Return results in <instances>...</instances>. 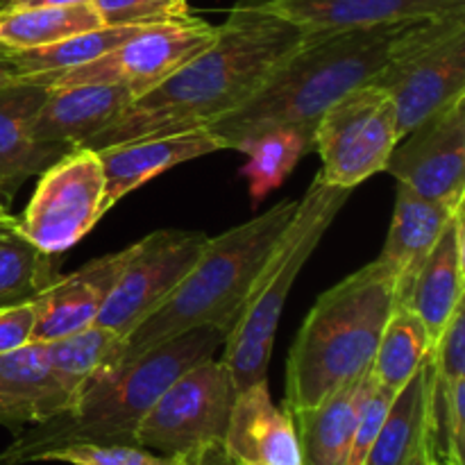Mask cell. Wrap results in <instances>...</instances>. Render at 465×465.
<instances>
[{"mask_svg":"<svg viewBox=\"0 0 465 465\" xmlns=\"http://www.w3.org/2000/svg\"><path fill=\"white\" fill-rule=\"evenodd\" d=\"M307 35L271 0H239L212 45L136 95L86 148L207 127L245 103Z\"/></svg>","mask_w":465,"mask_h":465,"instance_id":"cell-1","label":"cell"},{"mask_svg":"<svg viewBox=\"0 0 465 465\" xmlns=\"http://www.w3.org/2000/svg\"><path fill=\"white\" fill-rule=\"evenodd\" d=\"M227 331L195 327L132 359L104 366L57 416L23 427L0 452V465L44 461L77 443L136 445V430L171 381L223 348Z\"/></svg>","mask_w":465,"mask_h":465,"instance_id":"cell-2","label":"cell"},{"mask_svg":"<svg viewBox=\"0 0 465 465\" xmlns=\"http://www.w3.org/2000/svg\"><path fill=\"white\" fill-rule=\"evenodd\" d=\"M404 25L407 23L307 35L245 103L209 123L207 130L225 150H241L257 134L280 127L302 132L313 141V130L325 109L381 71Z\"/></svg>","mask_w":465,"mask_h":465,"instance_id":"cell-3","label":"cell"},{"mask_svg":"<svg viewBox=\"0 0 465 465\" xmlns=\"http://www.w3.org/2000/svg\"><path fill=\"white\" fill-rule=\"evenodd\" d=\"M398 304V282L380 259L325 291L289 350L284 407L313 409L366 375Z\"/></svg>","mask_w":465,"mask_h":465,"instance_id":"cell-4","label":"cell"},{"mask_svg":"<svg viewBox=\"0 0 465 465\" xmlns=\"http://www.w3.org/2000/svg\"><path fill=\"white\" fill-rule=\"evenodd\" d=\"M298 200H282L218 236H209L203 254L162 307L125 339L123 359H132L195 327H221L230 334L250 289L275 250Z\"/></svg>","mask_w":465,"mask_h":465,"instance_id":"cell-5","label":"cell"},{"mask_svg":"<svg viewBox=\"0 0 465 465\" xmlns=\"http://www.w3.org/2000/svg\"><path fill=\"white\" fill-rule=\"evenodd\" d=\"M350 189L330 186L313 177L312 186L302 198H298V209L282 232L275 250L263 263L257 282L250 289L239 321L223 343V357L234 381L236 393L257 381L268 380V366L272 359L277 325L284 312L286 298L293 289L295 280L302 272L304 263L318 248L325 232L348 203Z\"/></svg>","mask_w":465,"mask_h":465,"instance_id":"cell-6","label":"cell"},{"mask_svg":"<svg viewBox=\"0 0 465 465\" xmlns=\"http://www.w3.org/2000/svg\"><path fill=\"white\" fill-rule=\"evenodd\" d=\"M371 82L393 100L400 139L465 95V12L407 23Z\"/></svg>","mask_w":465,"mask_h":465,"instance_id":"cell-7","label":"cell"},{"mask_svg":"<svg viewBox=\"0 0 465 465\" xmlns=\"http://www.w3.org/2000/svg\"><path fill=\"white\" fill-rule=\"evenodd\" d=\"M234 395V381L221 359L195 363L150 407L136 430V445L198 461L225 443Z\"/></svg>","mask_w":465,"mask_h":465,"instance_id":"cell-8","label":"cell"},{"mask_svg":"<svg viewBox=\"0 0 465 465\" xmlns=\"http://www.w3.org/2000/svg\"><path fill=\"white\" fill-rule=\"evenodd\" d=\"M398 112L391 95L366 82L325 109L313 130V153L321 154L325 184L350 189L386 171L398 145Z\"/></svg>","mask_w":465,"mask_h":465,"instance_id":"cell-9","label":"cell"},{"mask_svg":"<svg viewBox=\"0 0 465 465\" xmlns=\"http://www.w3.org/2000/svg\"><path fill=\"white\" fill-rule=\"evenodd\" d=\"M216 35L218 25H212L191 14L182 21L141 27L112 53L89 64L68 68V71L23 75L21 80L45 86V89L82 84H127L141 95L166 80L191 57L203 53L207 45H212Z\"/></svg>","mask_w":465,"mask_h":465,"instance_id":"cell-10","label":"cell"},{"mask_svg":"<svg viewBox=\"0 0 465 465\" xmlns=\"http://www.w3.org/2000/svg\"><path fill=\"white\" fill-rule=\"evenodd\" d=\"M109 212L104 173L95 150L80 148L41 173L35 195L16 227L48 254H62L80 243Z\"/></svg>","mask_w":465,"mask_h":465,"instance_id":"cell-11","label":"cell"},{"mask_svg":"<svg viewBox=\"0 0 465 465\" xmlns=\"http://www.w3.org/2000/svg\"><path fill=\"white\" fill-rule=\"evenodd\" d=\"M207 241L204 232L159 230L132 245L130 259L100 309L95 325L127 339L184 280Z\"/></svg>","mask_w":465,"mask_h":465,"instance_id":"cell-12","label":"cell"},{"mask_svg":"<svg viewBox=\"0 0 465 465\" xmlns=\"http://www.w3.org/2000/svg\"><path fill=\"white\" fill-rule=\"evenodd\" d=\"M400 184L445 207L465 203V95L398 141L386 171Z\"/></svg>","mask_w":465,"mask_h":465,"instance_id":"cell-13","label":"cell"},{"mask_svg":"<svg viewBox=\"0 0 465 465\" xmlns=\"http://www.w3.org/2000/svg\"><path fill=\"white\" fill-rule=\"evenodd\" d=\"M127 84H82L48 89L32 123V141L48 166L86 148L136 98Z\"/></svg>","mask_w":465,"mask_h":465,"instance_id":"cell-14","label":"cell"},{"mask_svg":"<svg viewBox=\"0 0 465 465\" xmlns=\"http://www.w3.org/2000/svg\"><path fill=\"white\" fill-rule=\"evenodd\" d=\"M132 245L94 259L75 272L59 275L53 286L36 295V322L32 343H50L64 336L89 330L98 321L103 304L116 286Z\"/></svg>","mask_w":465,"mask_h":465,"instance_id":"cell-15","label":"cell"},{"mask_svg":"<svg viewBox=\"0 0 465 465\" xmlns=\"http://www.w3.org/2000/svg\"><path fill=\"white\" fill-rule=\"evenodd\" d=\"M223 448L236 465H302L293 413L272 402L268 380L234 395Z\"/></svg>","mask_w":465,"mask_h":465,"instance_id":"cell-16","label":"cell"},{"mask_svg":"<svg viewBox=\"0 0 465 465\" xmlns=\"http://www.w3.org/2000/svg\"><path fill=\"white\" fill-rule=\"evenodd\" d=\"M218 150L225 148L207 127H195V130L175 132V134L166 136H143V139L123 141V143L95 150L104 173L107 207L112 209L118 200H123L162 173L191 162V159L218 153Z\"/></svg>","mask_w":465,"mask_h":465,"instance_id":"cell-17","label":"cell"},{"mask_svg":"<svg viewBox=\"0 0 465 465\" xmlns=\"http://www.w3.org/2000/svg\"><path fill=\"white\" fill-rule=\"evenodd\" d=\"M73 398L50 368L45 343L0 354V425L12 431L57 416Z\"/></svg>","mask_w":465,"mask_h":465,"instance_id":"cell-18","label":"cell"},{"mask_svg":"<svg viewBox=\"0 0 465 465\" xmlns=\"http://www.w3.org/2000/svg\"><path fill=\"white\" fill-rule=\"evenodd\" d=\"M272 7L307 30L339 32L352 27L398 25L443 14L465 12V0H271Z\"/></svg>","mask_w":465,"mask_h":465,"instance_id":"cell-19","label":"cell"},{"mask_svg":"<svg viewBox=\"0 0 465 465\" xmlns=\"http://www.w3.org/2000/svg\"><path fill=\"white\" fill-rule=\"evenodd\" d=\"M463 209L457 207L445 223L430 257L422 263L407 304L425 325L430 343L439 341L454 309L465 300V225Z\"/></svg>","mask_w":465,"mask_h":465,"instance_id":"cell-20","label":"cell"},{"mask_svg":"<svg viewBox=\"0 0 465 465\" xmlns=\"http://www.w3.org/2000/svg\"><path fill=\"white\" fill-rule=\"evenodd\" d=\"M454 209L457 207L431 203L398 182L389 236H386L384 250L377 259L393 272L395 282H398L400 304H407L413 282Z\"/></svg>","mask_w":465,"mask_h":465,"instance_id":"cell-21","label":"cell"},{"mask_svg":"<svg viewBox=\"0 0 465 465\" xmlns=\"http://www.w3.org/2000/svg\"><path fill=\"white\" fill-rule=\"evenodd\" d=\"M372 386L375 377L368 371L318 407L293 413L302 465H348L359 411Z\"/></svg>","mask_w":465,"mask_h":465,"instance_id":"cell-22","label":"cell"},{"mask_svg":"<svg viewBox=\"0 0 465 465\" xmlns=\"http://www.w3.org/2000/svg\"><path fill=\"white\" fill-rule=\"evenodd\" d=\"M48 89L18 80L0 89V203L7 204L27 177L48 168L32 141V123Z\"/></svg>","mask_w":465,"mask_h":465,"instance_id":"cell-23","label":"cell"},{"mask_svg":"<svg viewBox=\"0 0 465 465\" xmlns=\"http://www.w3.org/2000/svg\"><path fill=\"white\" fill-rule=\"evenodd\" d=\"M431 391L434 371L431 359L427 357L416 375L391 400L366 465H407L422 436L431 430Z\"/></svg>","mask_w":465,"mask_h":465,"instance_id":"cell-24","label":"cell"},{"mask_svg":"<svg viewBox=\"0 0 465 465\" xmlns=\"http://www.w3.org/2000/svg\"><path fill=\"white\" fill-rule=\"evenodd\" d=\"M100 25L103 18L91 3L0 9V48L9 53L44 48Z\"/></svg>","mask_w":465,"mask_h":465,"instance_id":"cell-25","label":"cell"},{"mask_svg":"<svg viewBox=\"0 0 465 465\" xmlns=\"http://www.w3.org/2000/svg\"><path fill=\"white\" fill-rule=\"evenodd\" d=\"M430 352V336L418 313L409 304H398L381 331L371 372L381 389L395 395L416 375Z\"/></svg>","mask_w":465,"mask_h":465,"instance_id":"cell-26","label":"cell"},{"mask_svg":"<svg viewBox=\"0 0 465 465\" xmlns=\"http://www.w3.org/2000/svg\"><path fill=\"white\" fill-rule=\"evenodd\" d=\"M54 254L44 252L18 232L0 225V309L35 300L59 280Z\"/></svg>","mask_w":465,"mask_h":465,"instance_id":"cell-27","label":"cell"},{"mask_svg":"<svg viewBox=\"0 0 465 465\" xmlns=\"http://www.w3.org/2000/svg\"><path fill=\"white\" fill-rule=\"evenodd\" d=\"M123 343L125 339L112 334L104 327L94 325L77 334L45 343L50 368L59 384L68 391L73 400L80 393L82 386L104 366L121 361Z\"/></svg>","mask_w":465,"mask_h":465,"instance_id":"cell-28","label":"cell"},{"mask_svg":"<svg viewBox=\"0 0 465 465\" xmlns=\"http://www.w3.org/2000/svg\"><path fill=\"white\" fill-rule=\"evenodd\" d=\"M239 153L248 154L243 175L248 177L250 195L254 203H262L271 191L280 189L302 154L313 153V141L307 134L291 127L268 130L243 143Z\"/></svg>","mask_w":465,"mask_h":465,"instance_id":"cell-29","label":"cell"},{"mask_svg":"<svg viewBox=\"0 0 465 465\" xmlns=\"http://www.w3.org/2000/svg\"><path fill=\"white\" fill-rule=\"evenodd\" d=\"M145 25H100L95 30L80 32L75 36L59 41V44L44 45V48L18 50L12 54L16 66L23 75H36V73H54L77 68L82 64H89L103 54L112 53L114 48L130 39L132 35Z\"/></svg>","mask_w":465,"mask_h":465,"instance_id":"cell-30","label":"cell"},{"mask_svg":"<svg viewBox=\"0 0 465 465\" xmlns=\"http://www.w3.org/2000/svg\"><path fill=\"white\" fill-rule=\"evenodd\" d=\"M44 461H62L71 465H195L186 457H163L139 445H91L77 443L54 450Z\"/></svg>","mask_w":465,"mask_h":465,"instance_id":"cell-31","label":"cell"},{"mask_svg":"<svg viewBox=\"0 0 465 465\" xmlns=\"http://www.w3.org/2000/svg\"><path fill=\"white\" fill-rule=\"evenodd\" d=\"M103 25H154L189 18L186 0H91Z\"/></svg>","mask_w":465,"mask_h":465,"instance_id":"cell-32","label":"cell"},{"mask_svg":"<svg viewBox=\"0 0 465 465\" xmlns=\"http://www.w3.org/2000/svg\"><path fill=\"white\" fill-rule=\"evenodd\" d=\"M430 359L436 381L452 384L454 380L465 377V300L454 309L452 318L431 348Z\"/></svg>","mask_w":465,"mask_h":465,"instance_id":"cell-33","label":"cell"},{"mask_svg":"<svg viewBox=\"0 0 465 465\" xmlns=\"http://www.w3.org/2000/svg\"><path fill=\"white\" fill-rule=\"evenodd\" d=\"M391 400H393V393L381 389V386L375 381L372 391L368 393L366 402H363L361 411H359L352 445H350L348 465H366V459L368 454H371L372 443H375L377 434H380L381 430V422H384L386 411H389L391 407Z\"/></svg>","mask_w":465,"mask_h":465,"instance_id":"cell-34","label":"cell"},{"mask_svg":"<svg viewBox=\"0 0 465 465\" xmlns=\"http://www.w3.org/2000/svg\"><path fill=\"white\" fill-rule=\"evenodd\" d=\"M36 322V298L30 302L0 309V354L32 343V330Z\"/></svg>","mask_w":465,"mask_h":465,"instance_id":"cell-35","label":"cell"},{"mask_svg":"<svg viewBox=\"0 0 465 465\" xmlns=\"http://www.w3.org/2000/svg\"><path fill=\"white\" fill-rule=\"evenodd\" d=\"M407 465H439L436 461V448H434V427L422 436L420 445L413 452V457L409 459Z\"/></svg>","mask_w":465,"mask_h":465,"instance_id":"cell-36","label":"cell"},{"mask_svg":"<svg viewBox=\"0 0 465 465\" xmlns=\"http://www.w3.org/2000/svg\"><path fill=\"white\" fill-rule=\"evenodd\" d=\"M21 77L23 73L21 68L16 66V62L12 59V54H9L7 50L0 48V89H5V86L9 84H16Z\"/></svg>","mask_w":465,"mask_h":465,"instance_id":"cell-37","label":"cell"},{"mask_svg":"<svg viewBox=\"0 0 465 465\" xmlns=\"http://www.w3.org/2000/svg\"><path fill=\"white\" fill-rule=\"evenodd\" d=\"M91 0H0V9L18 7H62V5H80Z\"/></svg>","mask_w":465,"mask_h":465,"instance_id":"cell-38","label":"cell"},{"mask_svg":"<svg viewBox=\"0 0 465 465\" xmlns=\"http://www.w3.org/2000/svg\"><path fill=\"white\" fill-rule=\"evenodd\" d=\"M195 465H236V463L227 457L225 448H216L212 450V452L204 454V457H200L198 461H195Z\"/></svg>","mask_w":465,"mask_h":465,"instance_id":"cell-39","label":"cell"},{"mask_svg":"<svg viewBox=\"0 0 465 465\" xmlns=\"http://www.w3.org/2000/svg\"><path fill=\"white\" fill-rule=\"evenodd\" d=\"M0 225H16V218L7 212L3 203H0Z\"/></svg>","mask_w":465,"mask_h":465,"instance_id":"cell-40","label":"cell"}]
</instances>
